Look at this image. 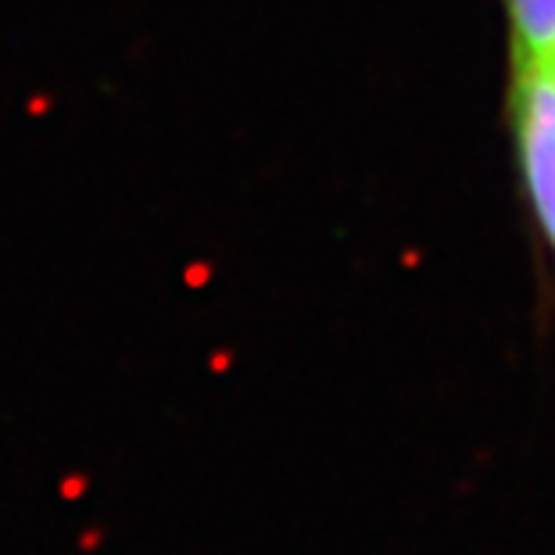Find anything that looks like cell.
<instances>
[{"mask_svg":"<svg viewBox=\"0 0 555 555\" xmlns=\"http://www.w3.org/2000/svg\"><path fill=\"white\" fill-rule=\"evenodd\" d=\"M509 65V122L523 190L548 255L555 258V47L513 58Z\"/></svg>","mask_w":555,"mask_h":555,"instance_id":"1","label":"cell"},{"mask_svg":"<svg viewBox=\"0 0 555 555\" xmlns=\"http://www.w3.org/2000/svg\"><path fill=\"white\" fill-rule=\"evenodd\" d=\"M555 47V0H509V61Z\"/></svg>","mask_w":555,"mask_h":555,"instance_id":"2","label":"cell"}]
</instances>
